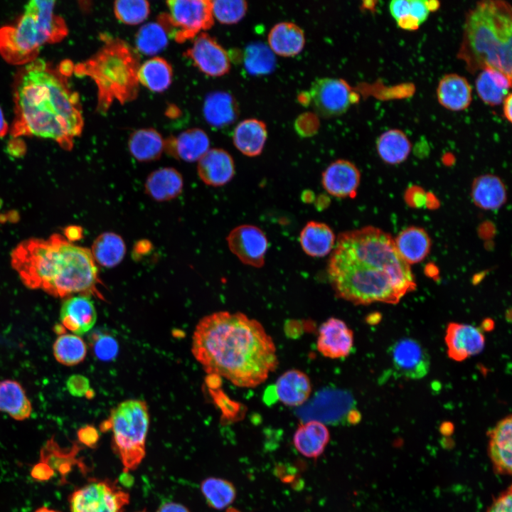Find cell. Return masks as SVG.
I'll return each mask as SVG.
<instances>
[{
    "instance_id": "cell-8",
    "label": "cell",
    "mask_w": 512,
    "mask_h": 512,
    "mask_svg": "<svg viewBox=\"0 0 512 512\" xmlns=\"http://www.w3.org/2000/svg\"><path fill=\"white\" fill-rule=\"evenodd\" d=\"M149 415L146 403L127 400L119 403L102 423V430H111L114 449L119 456L124 472L135 469L145 456Z\"/></svg>"
},
{
    "instance_id": "cell-45",
    "label": "cell",
    "mask_w": 512,
    "mask_h": 512,
    "mask_svg": "<svg viewBox=\"0 0 512 512\" xmlns=\"http://www.w3.org/2000/svg\"><path fill=\"white\" fill-rule=\"evenodd\" d=\"M68 393L75 397H82L90 392L89 380L82 375L75 374L70 376L66 381Z\"/></svg>"
},
{
    "instance_id": "cell-54",
    "label": "cell",
    "mask_w": 512,
    "mask_h": 512,
    "mask_svg": "<svg viewBox=\"0 0 512 512\" xmlns=\"http://www.w3.org/2000/svg\"><path fill=\"white\" fill-rule=\"evenodd\" d=\"M503 113L505 118L511 122L512 119V95L509 92L503 101Z\"/></svg>"
},
{
    "instance_id": "cell-50",
    "label": "cell",
    "mask_w": 512,
    "mask_h": 512,
    "mask_svg": "<svg viewBox=\"0 0 512 512\" xmlns=\"http://www.w3.org/2000/svg\"><path fill=\"white\" fill-rule=\"evenodd\" d=\"M54 474V470L46 462H41L33 466L31 471V476L38 481H47Z\"/></svg>"
},
{
    "instance_id": "cell-14",
    "label": "cell",
    "mask_w": 512,
    "mask_h": 512,
    "mask_svg": "<svg viewBox=\"0 0 512 512\" xmlns=\"http://www.w3.org/2000/svg\"><path fill=\"white\" fill-rule=\"evenodd\" d=\"M395 371L410 379H420L429 372L430 359L425 348L416 340L403 338L388 350Z\"/></svg>"
},
{
    "instance_id": "cell-26",
    "label": "cell",
    "mask_w": 512,
    "mask_h": 512,
    "mask_svg": "<svg viewBox=\"0 0 512 512\" xmlns=\"http://www.w3.org/2000/svg\"><path fill=\"white\" fill-rule=\"evenodd\" d=\"M183 188L181 173L171 167L152 171L144 183L145 193L156 201H168L178 197Z\"/></svg>"
},
{
    "instance_id": "cell-25",
    "label": "cell",
    "mask_w": 512,
    "mask_h": 512,
    "mask_svg": "<svg viewBox=\"0 0 512 512\" xmlns=\"http://www.w3.org/2000/svg\"><path fill=\"white\" fill-rule=\"evenodd\" d=\"M203 113L210 126L223 128L237 119L239 108L232 95L225 91H215L205 98Z\"/></svg>"
},
{
    "instance_id": "cell-19",
    "label": "cell",
    "mask_w": 512,
    "mask_h": 512,
    "mask_svg": "<svg viewBox=\"0 0 512 512\" xmlns=\"http://www.w3.org/2000/svg\"><path fill=\"white\" fill-rule=\"evenodd\" d=\"M198 176L206 184L219 187L230 182L235 175V163L225 149H210L198 161Z\"/></svg>"
},
{
    "instance_id": "cell-12",
    "label": "cell",
    "mask_w": 512,
    "mask_h": 512,
    "mask_svg": "<svg viewBox=\"0 0 512 512\" xmlns=\"http://www.w3.org/2000/svg\"><path fill=\"white\" fill-rule=\"evenodd\" d=\"M226 240L229 250L242 263L257 268L264 266L268 240L259 227L238 225L230 232Z\"/></svg>"
},
{
    "instance_id": "cell-4",
    "label": "cell",
    "mask_w": 512,
    "mask_h": 512,
    "mask_svg": "<svg viewBox=\"0 0 512 512\" xmlns=\"http://www.w3.org/2000/svg\"><path fill=\"white\" fill-rule=\"evenodd\" d=\"M11 262L23 284L55 297L73 294L104 299L90 250L76 245L63 235L22 241L11 252Z\"/></svg>"
},
{
    "instance_id": "cell-29",
    "label": "cell",
    "mask_w": 512,
    "mask_h": 512,
    "mask_svg": "<svg viewBox=\"0 0 512 512\" xmlns=\"http://www.w3.org/2000/svg\"><path fill=\"white\" fill-rule=\"evenodd\" d=\"M330 439L329 432L324 423L310 420L301 424L296 430L293 442L304 456L317 458L323 452Z\"/></svg>"
},
{
    "instance_id": "cell-49",
    "label": "cell",
    "mask_w": 512,
    "mask_h": 512,
    "mask_svg": "<svg viewBox=\"0 0 512 512\" xmlns=\"http://www.w3.org/2000/svg\"><path fill=\"white\" fill-rule=\"evenodd\" d=\"M392 16L396 21L410 15V0H393L389 4Z\"/></svg>"
},
{
    "instance_id": "cell-7",
    "label": "cell",
    "mask_w": 512,
    "mask_h": 512,
    "mask_svg": "<svg viewBox=\"0 0 512 512\" xmlns=\"http://www.w3.org/2000/svg\"><path fill=\"white\" fill-rule=\"evenodd\" d=\"M55 1L32 0L16 24L0 28V55L8 63L27 64L36 59L46 43L68 34L63 18L54 13Z\"/></svg>"
},
{
    "instance_id": "cell-59",
    "label": "cell",
    "mask_w": 512,
    "mask_h": 512,
    "mask_svg": "<svg viewBox=\"0 0 512 512\" xmlns=\"http://www.w3.org/2000/svg\"><path fill=\"white\" fill-rule=\"evenodd\" d=\"M140 512H144V511H140Z\"/></svg>"
},
{
    "instance_id": "cell-41",
    "label": "cell",
    "mask_w": 512,
    "mask_h": 512,
    "mask_svg": "<svg viewBox=\"0 0 512 512\" xmlns=\"http://www.w3.org/2000/svg\"><path fill=\"white\" fill-rule=\"evenodd\" d=\"M275 64L274 54L263 43L248 46L244 53V65L252 75L270 73Z\"/></svg>"
},
{
    "instance_id": "cell-53",
    "label": "cell",
    "mask_w": 512,
    "mask_h": 512,
    "mask_svg": "<svg viewBox=\"0 0 512 512\" xmlns=\"http://www.w3.org/2000/svg\"><path fill=\"white\" fill-rule=\"evenodd\" d=\"M156 512H189L188 510L181 504L168 502L162 504Z\"/></svg>"
},
{
    "instance_id": "cell-10",
    "label": "cell",
    "mask_w": 512,
    "mask_h": 512,
    "mask_svg": "<svg viewBox=\"0 0 512 512\" xmlns=\"http://www.w3.org/2000/svg\"><path fill=\"white\" fill-rule=\"evenodd\" d=\"M129 502V494L109 479L90 481L69 501L70 512H123Z\"/></svg>"
},
{
    "instance_id": "cell-11",
    "label": "cell",
    "mask_w": 512,
    "mask_h": 512,
    "mask_svg": "<svg viewBox=\"0 0 512 512\" xmlns=\"http://www.w3.org/2000/svg\"><path fill=\"white\" fill-rule=\"evenodd\" d=\"M309 96L314 110L324 117L341 115L358 100V95L346 80L335 78L314 80Z\"/></svg>"
},
{
    "instance_id": "cell-48",
    "label": "cell",
    "mask_w": 512,
    "mask_h": 512,
    "mask_svg": "<svg viewBox=\"0 0 512 512\" xmlns=\"http://www.w3.org/2000/svg\"><path fill=\"white\" fill-rule=\"evenodd\" d=\"M78 437L81 443L92 447L97 444L99 435L94 427L85 426L78 430Z\"/></svg>"
},
{
    "instance_id": "cell-1",
    "label": "cell",
    "mask_w": 512,
    "mask_h": 512,
    "mask_svg": "<svg viewBox=\"0 0 512 512\" xmlns=\"http://www.w3.org/2000/svg\"><path fill=\"white\" fill-rule=\"evenodd\" d=\"M326 274L336 296L356 305L397 304L416 287L394 239L370 225L338 235Z\"/></svg>"
},
{
    "instance_id": "cell-43",
    "label": "cell",
    "mask_w": 512,
    "mask_h": 512,
    "mask_svg": "<svg viewBox=\"0 0 512 512\" xmlns=\"http://www.w3.org/2000/svg\"><path fill=\"white\" fill-rule=\"evenodd\" d=\"M247 11V3L243 0L212 1V12L218 22L234 24L241 21Z\"/></svg>"
},
{
    "instance_id": "cell-58",
    "label": "cell",
    "mask_w": 512,
    "mask_h": 512,
    "mask_svg": "<svg viewBox=\"0 0 512 512\" xmlns=\"http://www.w3.org/2000/svg\"><path fill=\"white\" fill-rule=\"evenodd\" d=\"M490 321H491L490 319H487V320H485V321H484V323H483V326H484V328L485 329H486V330L491 329L490 326H491L492 327L494 326V323L491 322V323L490 324V323H489Z\"/></svg>"
},
{
    "instance_id": "cell-9",
    "label": "cell",
    "mask_w": 512,
    "mask_h": 512,
    "mask_svg": "<svg viewBox=\"0 0 512 512\" xmlns=\"http://www.w3.org/2000/svg\"><path fill=\"white\" fill-rule=\"evenodd\" d=\"M166 4L169 12L161 14L157 22L177 43L194 39L213 26L212 1L170 0Z\"/></svg>"
},
{
    "instance_id": "cell-33",
    "label": "cell",
    "mask_w": 512,
    "mask_h": 512,
    "mask_svg": "<svg viewBox=\"0 0 512 512\" xmlns=\"http://www.w3.org/2000/svg\"><path fill=\"white\" fill-rule=\"evenodd\" d=\"M165 140L153 128L133 132L128 140L131 154L139 161L147 162L159 159L164 150Z\"/></svg>"
},
{
    "instance_id": "cell-6",
    "label": "cell",
    "mask_w": 512,
    "mask_h": 512,
    "mask_svg": "<svg viewBox=\"0 0 512 512\" xmlns=\"http://www.w3.org/2000/svg\"><path fill=\"white\" fill-rule=\"evenodd\" d=\"M102 45L86 60L74 65L73 73L87 76L97 89V110L106 114L114 101L120 104L135 100L139 90L137 53L124 41L101 34Z\"/></svg>"
},
{
    "instance_id": "cell-17",
    "label": "cell",
    "mask_w": 512,
    "mask_h": 512,
    "mask_svg": "<svg viewBox=\"0 0 512 512\" xmlns=\"http://www.w3.org/2000/svg\"><path fill=\"white\" fill-rule=\"evenodd\" d=\"M444 340L449 357L457 361L479 353L485 344L484 336L479 329L456 322L448 324Z\"/></svg>"
},
{
    "instance_id": "cell-40",
    "label": "cell",
    "mask_w": 512,
    "mask_h": 512,
    "mask_svg": "<svg viewBox=\"0 0 512 512\" xmlns=\"http://www.w3.org/2000/svg\"><path fill=\"white\" fill-rule=\"evenodd\" d=\"M201 491L209 506L216 509L229 506L236 495L233 485L219 478L205 479L201 484Z\"/></svg>"
},
{
    "instance_id": "cell-2",
    "label": "cell",
    "mask_w": 512,
    "mask_h": 512,
    "mask_svg": "<svg viewBox=\"0 0 512 512\" xmlns=\"http://www.w3.org/2000/svg\"><path fill=\"white\" fill-rule=\"evenodd\" d=\"M192 353L207 373L240 388L260 385L278 366L272 337L258 321L240 312L221 311L201 319Z\"/></svg>"
},
{
    "instance_id": "cell-51",
    "label": "cell",
    "mask_w": 512,
    "mask_h": 512,
    "mask_svg": "<svg viewBox=\"0 0 512 512\" xmlns=\"http://www.w3.org/2000/svg\"><path fill=\"white\" fill-rule=\"evenodd\" d=\"M398 26L404 30L415 31L420 26L419 21L410 15H407L397 21Z\"/></svg>"
},
{
    "instance_id": "cell-27",
    "label": "cell",
    "mask_w": 512,
    "mask_h": 512,
    "mask_svg": "<svg viewBox=\"0 0 512 512\" xmlns=\"http://www.w3.org/2000/svg\"><path fill=\"white\" fill-rule=\"evenodd\" d=\"M333 230L326 223L309 221L299 234L302 250L312 257H323L331 253L336 245Z\"/></svg>"
},
{
    "instance_id": "cell-47",
    "label": "cell",
    "mask_w": 512,
    "mask_h": 512,
    "mask_svg": "<svg viewBox=\"0 0 512 512\" xmlns=\"http://www.w3.org/2000/svg\"><path fill=\"white\" fill-rule=\"evenodd\" d=\"M429 14L425 1L410 0V15L415 18L420 25L426 21Z\"/></svg>"
},
{
    "instance_id": "cell-5",
    "label": "cell",
    "mask_w": 512,
    "mask_h": 512,
    "mask_svg": "<svg viewBox=\"0 0 512 512\" xmlns=\"http://www.w3.org/2000/svg\"><path fill=\"white\" fill-rule=\"evenodd\" d=\"M512 11L504 1H481L466 14L457 57L474 73L492 67L511 78Z\"/></svg>"
},
{
    "instance_id": "cell-16",
    "label": "cell",
    "mask_w": 512,
    "mask_h": 512,
    "mask_svg": "<svg viewBox=\"0 0 512 512\" xmlns=\"http://www.w3.org/2000/svg\"><path fill=\"white\" fill-rule=\"evenodd\" d=\"M353 346V333L343 321L331 317L319 326L316 348L324 356L333 359L346 357Z\"/></svg>"
},
{
    "instance_id": "cell-24",
    "label": "cell",
    "mask_w": 512,
    "mask_h": 512,
    "mask_svg": "<svg viewBox=\"0 0 512 512\" xmlns=\"http://www.w3.org/2000/svg\"><path fill=\"white\" fill-rule=\"evenodd\" d=\"M267 139V129L264 122L249 118L240 122L235 127L233 141L236 149L249 157L257 156L263 151Z\"/></svg>"
},
{
    "instance_id": "cell-44",
    "label": "cell",
    "mask_w": 512,
    "mask_h": 512,
    "mask_svg": "<svg viewBox=\"0 0 512 512\" xmlns=\"http://www.w3.org/2000/svg\"><path fill=\"white\" fill-rule=\"evenodd\" d=\"M95 356L103 361H110L116 358L119 351L117 341L111 336L98 335L93 341Z\"/></svg>"
},
{
    "instance_id": "cell-20",
    "label": "cell",
    "mask_w": 512,
    "mask_h": 512,
    "mask_svg": "<svg viewBox=\"0 0 512 512\" xmlns=\"http://www.w3.org/2000/svg\"><path fill=\"white\" fill-rule=\"evenodd\" d=\"M210 140L201 129H187L165 140L164 150L170 156L188 162L199 161L210 149Z\"/></svg>"
},
{
    "instance_id": "cell-15",
    "label": "cell",
    "mask_w": 512,
    "mask_h": 512,
    "mask_svg": "<svg viewBox=\"0 0 512 512\" xmlns=\"http://www.w3.org/2000/svg\"><path fill=\"white\" fill-rule=\"evenodd\" d=\"M361 181L357 166L346 159L331 163L321 174V184L331 196L339 198H353Z\"/></svg>"
},
{
    "instance_id": "cell-3",
    "label": "cell",
    "mask_w": 512,
    "mask_h": 512,
    "mask_svg": "<svg viewBox=\"0 0 512 512\" xmlns=\"http://www.w3.org/2000/svg\"><path fill=\"white\" fill-rule=\"evenodd\" d=\"M61 68L41 59L27 63L16 75L14 90V137L35 136L50 139L70 150L82 131L80 97Z\"/></svg>"
},
{
    "instance_id": "cell-31",
    "label": "cell",
    "mask_w": 512,
    "mask_h": 512,
    "mask_svg": "<svg viewBox=\"0 0 512 512\" xmlns=\"http://www.w3.org/2000/svg\"><path fill=\"white\" fill-rule=\"evenodd\" d=\"M473 203L479 208L493 210L500 208L506 201V190L501 179L492 174L476 178L471 186Z\"/></svg>"
},
{
    "instance_id": "cell-28",
    "label": "cell",
    "mask_w": 512,
    "mask_h": 512,
    "mask_svg": "<svg viewBox=\"0 0 512 512\" xmlns=\"http://www.w3.org/2000/svg\"><path fill=\"white\" fill-rule=\"evenodd\" d=\"M278 399L288 406H299L309 398L311 385L309 376L297 369L288 370L277 379L275 385Z\"/></svg>"
},
{
    "instance_id": "cell-18",
    "label": "cell",
    "mask_w": 512,
    "mask_h": 512,
    "mask_svg": "<svg viewBox=\"0 0 512 512\" xmlns=\"http://www.w3.org/2000/svg\"><path fill=\"white\" fill-rule=\"evenodd\" d=\"M60 319L61 325L75 335L89 331L97 320V312L90 297L80 294L67 298L62 304Z\"/></svg>"
},
{
    "instance_id": "cell-22",
    "label": "cell",
    "mask_w": 512,
    "mask_h": 512,
    "mask_svg": "<svg viewBox=\"0 0 512 512\" xmlns=\"http://www.w3.org/2000/svg\"><path fill=\"white\" fill-rule=\"evenodd\" d=\"M489 456L497 471L511 474L512 466V420H500L489 433Z\"/></svg>"
},
{
    "instance_id": "cell-30",
    "label": "cell",
    "mask_w": 512,
    "mask_h": 512,
    "mask_svg": "<svg viewBox=\"0 0 512 512\" xmlns=\"http://www.w3.org/2000/svg\"><path fill=\"white\" fill-rule=\"evenodd\" d=\"M400 257L409 265L422 261L429 254L431 240L422 228L412 226L402 230L394 239Z\"/></svg>"
},
{
    "instance_id": "cell-34",
    "label": "cell",
    "mask_w": 512,
    "mask_h": 512,
    "mask_svg": "<svg viewBox=\"0 0 512 512\" xmlns=\"http://www.w3.org/2000/svg\"><path fill=\"white\" fill-rule=\"evenodd\" d=\"M31 403L21 385L13 380L0 381V412H6L16 420L28 418Z\"/></svg>"
},
{
    "instance_id": "cell-21",
    "label": "cell",
    "mask_w": 512,
    "mask_h": 512,
    "mask_svg": "<svg viewBox=\"0 0 512 512\" xmlns=\"http://www.w3.org/2000/svg\"><path fill=\"white\" fill-rule=\"evenodd\" d=\"M272 52L281 57H293L300 53L305 46V34L298 25L290 21L275 24L267 36Z\"/></svg>"
},
{
    "instance_id": "cell-38",
    "label": "cell",
    "mask_w": 512,
    "mask_h": 512,
    "mask_svg": "<svg viewBox=\"0 0 512 512\" xmlns=\"http://www.w3.org/2000/svg\"><path fill=\"white\" fill-rule=\"evenodd\" d=\"M53 355L58 362L65 366H74L82 362L87 354L84 341L78 335L63 334L53 346Z\"/></svg>"
},
{
    "instance_id": "cell-23",
    "label": "cell",
    "mask_w": 512,
    "mask_h": 512,
    "mask_svg": "<svg viewBox=\"0 0 512 512\" xmlns=\"http://www.w3.org/2000/svg\"><path fill=\"white\" fill-rule=\"evenodd\" d=\"M471 92L468 80L456 73L444 75L437 88L439 103L452 111H462L468 108L472 100Z\"/></svg>"
},
{
    "instance_id": "cell-36",
    "label": "cell",
    "mask_w": 512,
    "mask_h": 512,
    "mask_svg": "<svg viewBox=\"0 0 512 512\" xmlns=\"http://www.w3.org/2000/svg\"><path fill=\"white\" fill-rule=\"evenodd\" d=\"M90 252L95 263L107 268L114 267L124 259L126 245L119 235L106 232L94 240Z\"/></svg>"
},
{
    "instance_id": "cell-35",
    "label": "cell",
    "mask_w": 512,
    "mask_h": 512,
    "mask_svg": "<svg viewBox=\"0 0 512 512\" xmlns=\"http://www.w3.org/2000/svg\"><path fill=\"white\" fill-rule=\"evenodd\" d=\"M376 150L386 164L395 165L405 161L411 151V143L400 129H392L382 133L376 141Z\"/></svg>"
},
{
    "instance_id": "cell-57",
    "label": "cell",
    "mask_w": 512,
    "mask_h": 512,
    "mask_svg": "<svg viewBox=\"0 0 512 512\" xmlns=\"http://www.w3.org/2000/svg\"><path fill=\"white\" fill-rule=\"evenodd\" d=\"M34 512H60L46 506H42L36 509Z\"/></svg>"
},
{
    "instance_id": "cell-39",
    "label": "cell",
    "mask_w": 512,
    "mask_h": 512,
    "mask_svg": "<svg viewBox=\"0 0 512 512\" xmlns=\"http://www.w3.org/2000/svg\"><path fill=\"white\" fill-rule=\"evenodd\" d=\"M168 36L165 28L159 22L146 23L136 33V48L144 55H155L167 46Z\"/></svg>"
},
{
    "instance_id": "cell-56",
    "label": "cell",
    "mask_w": 512,
    "mask_h": 512,
    "mask_svg": "<svg viewBox=\"0 0 512 512\" xmlns=\"http://www.w3.org/2000/svg\"><path fill=\"white\" fill-rule=\"evenodd\" d=\"M425 4L430 12L436 11L439 8L440 4L438 1H425Z\"/></svg>"
},
{
    "instance_id": "cell-42",
    "label": "cell",
    "mask_w": 512,
    "mask_h": 512,
    "mask_svg": "<svg viewBox=\"0 0 512 512\" xmlns=\"http://www.w3.org/2000/svg\"><path fill=\"white\" fill-rule=\"evenodd\" d=\"M114 13L120 22L137 25L147 18L150 6L145 0H119L114 3Z\"/></svg>"
},
{
    "instance_id": "cell-13",
    "label": "cell",
    "mask_w": 512,
    "mask_h": 512,
    "mask_svg": "<svg viewBox=\"0 0 512 512\" xmlns=\"http://www.w3.org/2000/svg\"><path fill=\"white\" fill-rule=\"evenodd\" d=\"M204 74L220 77L230 70V60L227 51L208 33L201 32L183 53Z\"/></svg>"
},
{
    "instance_id": "cell-55",
    "label": "cell",
    "mask_w": 512,
    "mask_h": 512,
    "mask_svg": "<svg viewBox=\"0 0 512 512\" xmlns=\"http://www.w3.org/2000/svg\"><path fill=\"white\" fill-rule=\"evenodd\" d=\"M9 131V125L4 118L3 111L0 107V138L6 135Z\"/></svg>"
},
{
    "instance_id": "cell-37",
    "label": "cell",
    "mask_w": 512,
    "mask_h": 512,
    "mask_svg": "<svg viewBox=\"0 0 512 512\" xmlns=\"http://www.w3.org/2000/svg\"><path fill=\"white\" fill-rule=\"evenodd\" d=\"M173 70L169 62L161 57H154L140 65L139 82L152 92H161L171 85Z\"/></svg>"
},
{
    "instance_id": "cell-46",
    "label": "cell",
    "mask_w": 512,
    "mask_h": 512,
    "mask_svg": "<svg viewBox=\"0 0 512 512\" xmlns=\"http://www.w3.org/2000/svg\"><path fill=\"white\" fill-rule=\"evenodd\" d=\"M488 512H512V494L511 488L494 501Z\"/></svg>"
},
{
    "instance_id": "cell-52",
    "label": "cell",
    "mask_w": 512,
    "mask_h": 512,
    "mask_svg": "<svg viewBox=\"0 0 512 512\" xmlns=\"http://www.w3.org/2000/svg\"><path fill=\"white\" fill-rule=\"evenodd\" d=\"M64 237L73 242L80 240L82 237V229L80 226L70 225L67 227L64 230Z\"/></svg>"
},
{
    "instance_id": "cell-32",
    "label": "cell",
    "mask_w": 512,
    "mask_h": 512,
    "mask_svg": "<svg viewBox=\"0 0 512 512\" xmlns=\"http://www.w3.org/2000/svg\"><path fill=\"white\" fill-rule=\"evenodd\" d=\"M477 94L486 105L501 104L509 93L511 78L492 67L481 70L475 82Z\"/></svg>"
}]
</instances>
